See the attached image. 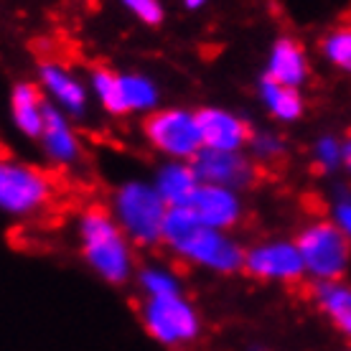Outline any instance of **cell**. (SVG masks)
Returning <instances> with one entry per match:
<instances>
[{"label":"cell","mask_w":351,"mask_h":351,"mask_svg":"<svg viewBox=\"0 0 351 351\" xmlns=\"http://www.w3.org/2000/svg\"><path fill=\"white\" fill-rule=\"evenodd\" d=\"M59 178L49 171L5 160L0 168V199L3 209L16 217H41L53 211L62 199Z\"/></svg>","instance_id":"1"},{"label":"cell","mask_w":351,"mask_h":351,"mask_svg":"<svg viewBox=\"0 0 351 351\" xmlns=\"http://www.w3.org/2000/svg\"><path fill=\"white\" fill-rule=\"evenodd\" d=\"M82 237H84V252L99 275H105L110 282H123L128 278V247L123 242L120 229L114 227L110 214L99 204L89 206L82 219Z\"/></svg>","instance_id":"2"},{"label":"cell","mask_w":351,"mask_h":351,"mask_svg":"<svg viewBox=\"0 0 351 351\" xmlns=\"http://www.w3.org/2000/svg\"><path fill=\"white\" fill-rule=\"evenodd\" d=\"M298 252L313 275L324 280H336L343 275L351 260L349 234L331 221H318L300 232Z\"/></svg>","instance_id":"3"},{"label":"cell","mask_w":351,"mask_h":351,"mask_svg":"<svg viewBox=\"0 0 351 351\" xmlns=\"http://www.w3.org/2000/svg\"><path fill=\"white\" fill-rule=\"evenodd\" d=\"M117 211L120 219L132 237L141 245L156 242L163 237V221H166V206H163V196L156 193L148 186L130 184L117 193Z\"/></svg>","instance_id":"4"},{"label":"cell","mask_w":351,"mask_h":351,"mask_svg":"<svg viewBox=\"0 0 351 351\" xmlns=\"http://www.w3.org/2000/svg\"><path fill=\"white\" fill-rule=\"evenodd\" d=\"M143 130L156 148H160L168 156H176V158L199 156L204 145L196 117L181 112V110H163V112L148 114L143 123Z\"/></svg>","instance_id":"5"},{"label":"cell","mask_w":351,"mask_h":351,"mask_svg":"<svg viewBox=\"0 0 351 351\" xmlns=\"http://www.w3.org/2000/svg\"><path fill=\"white\" fill-rule=\"evenodd\" d=\"M145 326L163 343H184L199 334V318L189 303L178 298V293L150 295L145 306Z\"/></svg>","instance_id":"6"},{"label":"cell","mask_w":351,"mask_h":351,"mask_svg":"<svg viewBox=\"0 0 351 351\" xmlns=\"http://www.w3.org/2000/svg\"><path fill=\"white\" fill-rule=\"evenodd\" d=\"M173 250H178L181 255L191 257L196 263L219 267V270H234L239 265H245L242 263V252L237 247L232 245L227 237H221L217 229L206 227L204 221H199Z\"/></svg>","instance_id":"7"},{"label":"cell","mask_w":351,"mask_h":351,"mask_svg":"<svg viewBox=\"0 0 351 351\" xmlns=\"http://www.w3.org/2000/svg\"><path fill=\"white\" fill-rule=\"evenodd\" d=\"M306 263L298 247L290 245H265L252 250L245 257V270L255 278H280V280H300Z\"/></svg>","instance_id":"8"},{"label":"cell","mask_w":351,"mask_h":351,"mask_svg":"<svg viewBox=\"0 0 351 351\" xmlns=\"http://www.w3.org/2000/svg\"><path fill=\"white\" fill-rule=\"evenodd\" d=\"M193 117L202 132V143L211 150H237L252 138L250 125L224 110H202Z\"/></svg>","instance_id":"9"},{"label":"cell","mask_w":351,"mask_h":351,"mask_svg":"<svg viewBox=\"0 0 351 351\" xmlns=\"http://www.w3.org/2000/svg\"><path fill=\"white\" fill-rule=\"evenodd\" d=\"M193 171L199 173V178H204L206 184L224 186V184H247L252 168L245 158L234 156L232 150H199L196 156V166Z\"/></svg>","instance_id":"10"},{"label":"cell","mask_w":351,"mask_h":351,"mask_svg":"<svg viewBox=\"0 0 351 351\" xmlns=\"http://www.w3.org/2000/svg\"><path fill=\"white\" fill-rule=\"evenodd\" d=\"M189 206H191L193 214H196V217H199V219L211 229L232 227V224L239 219L237 199H234L227 189L214 186V184L199 186Z\"/></svg>","instance_id":"11"},{"label":"cell","mask_w":351,"mask_h":351,"mask_svg":"<svg viewBox=\"0 0 351 351\" xmlns=\"http://www.w3.org/2000/svg\"><path fill=\"white\" fill-rule=\"evenodd\" d=\"M46 105L44 95L36 84H18L13 89V120L26 135H44Z\"/></svg>","instance_id":"12"},{"label":"cell","mask_w":351,"mask_h":351,"mask_svg":"<svg viewBox=\"0 0 351 351\" xmlns=\"http://www.w3.org/2000/svg\"><path fill=\"white\" fill-rule=\"evenodd\" d=\"M308 74V64H306V53H303V46L290 41V38H280L275 49H272V62H270V80L280 82V84H288V87H295L306 80Z\"/></svg>","instance_id":"13"},{"label":"cell","mask_w":351,"mask_h":351,"mask_svg":"<svg viewBox=\"0 0 351 351\" xmlns=\"http://www.w3.org/2000/svg\"><path fill=\"white\" fill-rule=\"evenodd\" d=\"M313 298L324 308L326 316L334 321L336 328L351 339V288L334 280L318 282L313 285Z\"/></svg>","instance_id":"14"},{"label":"cell","mask_w":351,"mask_h":351,"mask_svg":"<svg viewBox=\"0 0 351 351\" xmlns=\"http://www.w3.org/2000/svg\"><path fill=\"white\" fill-rule=\"evenodd\" d=\"M196 178H199V173L193 168L168 166L163 168V173L158 178V193L171 206H189L196 189H199Z\"/></svg>","instance_id":"15"},{"label":"cell","mask_w":351,"mask_h":351,"mask_svg":"<svg viewBox=\"0 0 351 351\" xmlns=\"http://www.w3.org/2000/svg\"><path fill=\"white\" fill-rule=\"evenodd\" d=\"M41 77H44L46 87L51 89L53 97L66 105L71 112H82L84 110V89L80 87V82L74 80L71 74L59 66V64L53 62H44L41 64Z\"/></svg>","instance_id":"16"},{"label":"cell","mask_w":351,"mask_h":351,"mask_svg":"<svg viewBox=\"0 0 351 351\" xmlns=\"http://www.w3.org/2000/svg\"><path fill=\"white\" fill-rule=\"evenodd\" d=\"M44 143L46 150L51 153V158L56 160H74L77 156V138L74 132L66 128V123L62 120V114L46 107V117H44Z\"/></svg>","instance_id":"17"},{"label":"cell","mask_w":351,"mask_h":351,"mask_svg":"<svg viewBox=\"0 0 351 351\" xmlns=\"http://www.w3.org/2000/svg\"><path fill=\"white\" fill-rule=\"evenodd\" d=\"M263 97L265 102H267V107L278 117H282V120H295L303 112V99L295 92V87L280 84V82L270 80V77L263 82Z\"/></svg>","instance_id":"18"},{"label":"cell","mask_w":351,"mask_h":351,"mask_svg":"<svg viewBox=\"0 0 351 351\" xmlns=\"http://www.w3.org/2000/svg\"><path fill=\"white\" fill-rule=\"evenodd\" d=\"M95 87L97 95L102 99V105L114 114H125L130 112V105L125 99V84L123 77H117L114 71L105 69V66H97L95 69Z\"/></svg>","instance_id":"19"},{"label":"cell","mask_w":351,"mask_h":351,"mask_svg":"<svg viewBox=\"0 0 351 351\" xmlns=\"http://www.w3.org/2000/svg\"><path fill=\"white\" fill-rule=\"evenodd\" d=\"M324 53L341 69L351 71V26L334 28L324 38Z\"/></svg>","instance_id":"20"},{"label":"cell","mask_w":351,"mask_h":351,"mask_svg":"<svg viewBox=\"0 0 351 351\" xmlns=\"http://www.w3.org/2000/svg\"><path fill=\"white\" fill-rule=\"evenodd\" d=\"M123 84H125V99H128L130 110H135V107H148L156 102V89L150 87L145 80L123 77Z\"/></svg>","instance_id":"21"},{"label":"cell","mask_w":351,"mask_h":351,"mask_svg":"<svg viewBox=\"0 0 351 351\" xmlns=\"http://www.w3.org/2000/svg\"><path fill=\"white\" fill-rule=\"evenodd\" d=\"M125 5L145 23H160V18H163V10L156 0H125Z\"/></svg>","instance_id":"22"},{"label":"cell","mask_w":351,"mask_h":351,"mask_svg":"<svg viewBox=\"0 0 351 351\" xmlns=\"http://www.w3.org/2000/svg\"><path fill=\"white\" fill-rule=\"evenodd\" d=\"M143 285L148 288L150 295H171V293H178L171 278L160 275V272H145L143 275Z\"/></svg>","instance_id":"23"},{"label":"cell","mask_w":351,"mask_h":351,"mask_svg":"<svg viewBox=\"0 0 351 351\" xmlns=\"http://www.w3.org/2000/svg\"><path fill=\"white\" fill-rule=\"evenodd\" d=\"M318 160L324 163V166H331L339 160V145L334 141H324L318 145Z\"/></svg>","instance_id":"24"},{"label":"cell","mask_w":351,"mask_h":351,"mask_svg":"<svg viewBox=\"0 0 351 351\" xmlns=\"http://www.w3.org/2000/svg\"><path fill=\"white\" fill-rule=\"evenodd\" d=\"M339 224H341V229L351 237V204H341L339 206Z\"/></svg>","instance_id":"25"},{"label":"cell","mask_w":351,"mask_h":351,"mask_svg":"<svg viewBox=\"0 0 351 351\" xmlns=\"http://www.w3.org/2000/svg\"><path fill=\"white\" fill-rule=\"evenodd\" d=\"M343 163L351 168V135H349V141H346V145H343Z\"/></svg>","instance_id":"26"},{"label":"cell","mask_w":351,"mask_h":351,"mask_svg":"<svg viewBox=\"0 0 351 351\" xmlns=\"http://www.w3.org/2000/svg\"><path fill=\"white\" fill-rule=\"evenodd\" d=\"M202 3H204V0H186V5H189V8H199Z\"/></svg>","instance_id":"27"}]
</instances>
